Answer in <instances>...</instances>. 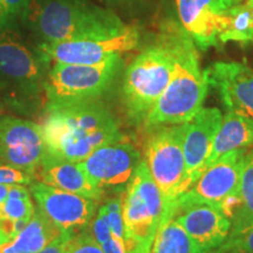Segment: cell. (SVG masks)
<instances>
[{
  "mask_svg": "<svg viewBox=\"0 0 253 253\" xmlns=\"http://www.w3.org/2000/svg\"><path fill=\"white\" fill-rule=\"evenodd\" d=\"M237 1H238V2H239V1H240V0H237Z\"/></svg>",
  "mask_w": 253,
  "mask_h": 253,
  "instance_id": "obj_38",
  "label": "cell"
},
{
  "mask_svg": "<svg viewBox=\"0 0 253 253\" xmlns=\"http://www.w3.org/2000/svg\"><path fill=\"white\" fill-rule=\"evenodd\" d=\"M61 231L39 209L13 239L0 245V253H39Z\"/></svg>",
  "mask_w": 253,
  "mask_h": 253,
  "instance_id": "obj_20",
  "label": "cell"
},
{
  "mask_svg": "<svg viewBox=\"0 0 253 253\" xmlns=\"http://www.w3.org/2000/svg\"><path fill=\"white\" fill-rule=\"evenodd\" d=\"M34 181H36L34 173L5 166V164H0V184L31 185Z\"/></svg>",
  "mask_w": 253,
  "mask_h": 253,
  "instance_id": "obj_31",
  "label": "cell"
},
{
  "mask_svg": "<svg viewBox=\"0 0 253 253\" xmlns=\"http://www.w3.org/2000/svg\"><path fill=\"white\" fill-rule=\"evenodd\" d=\"M176 220L191 243L192 253H214L226 242L232 221L209 205H192L179 210Z\"/></svg>",
  "mask_w": 253,
  "mask_h": 253,
  "instance_id": "obj_16",
  "label": "cell"
},
{
  "mask_svg": "<svg viewBox=\"0 0 253 253\" xmlns=\"http://www.w3.org/2000/svg\"><path fill=\"white\" fill-rule=\"evenodd\" d=\"M177 24L163 25L156 40L142 50L125 72L123 106L129 121L143 125L148 114L171 80L175 68Z\"/></svg>",
  "mask_w": 253,
  "mask_h": 253,
  "instance_id": "obj_4",
  "label": "cell"
},
{
  "mask_svg": "<svg viewBox=\"0 0 253 253\" xmlns=\"http://www.w3.org/2000/svg\"><path fill=\"white\" fill-rule=\"evenodd\" d=\"M66 253H103L102 249L87 229L73 236Z\"/></svg>",
  "mask_w": 253,
  "mask_h": 253,
  "instance_id": "obj_29",
  "label": "cell"
},
{
  "mask_svg": "<svg viewBox=\"0 0 253 253\" xmlns=\"http://www.w3.org/2000/svg\"><path fill=\"white\" fill-rule=\"evenodd\" d=\"M7 110L24 112L23 100L7 82L0 79V119L6 116Z\"/></svg>",
  "mask_w": 253,
  "mask_h": 253,
  "instance_id": "obj_30",
  "label": "cell"
},
{
  "mask_svg": "<svg viewBox=\"0 0 253 253\" xmlns=\"http://www.w3.org/2000/svg\"><path fill=\"white\" fill-rule=\"evenodd\" d=\"M141 40L140 30L130 25L115 36L62 42H40L38 50L47 60L61 63L97 65L131 52Z\"/></svg>",
  "mask_w": 253,
  "mask_h": 253,
  "instance_id": "obj_10",
  "label": "cell"
},
{
  "mask_svg": "<svg viewBox=\"0 0 253 253\" xmlns=\"http://www.w3.org/2000/svg\"><path fill=\"white\" fill-rule=\"evenodd\" d=\"M220 110L218 108H202L186 122L183 153L185 160V183L190 188L207 169L208 158L221 125Z\"/></svg>",
  "mask_w": 253,
  "mask_h": 253,
  "instance_id": "obj_14",
  "label": "cell"
},
{
  "mask_svg": "<svg viewBox=\"0 0 253 253\" xmlns=\"http://www.w3.org/2000/svg\"><path fill=\"white\" fill-rule=\"evenodd\" d=\"M175 53L171 80L148 114L147 129L186 123L203 108L210 86L208 72L201 68L197 47L181 25L175 31Z\"/></svg>",
  "mask_w": 253,
  "mask_h": 253,
  "instance_id": "obj_3",
  "label": "cell"
},
{
  "mask_svg": "<svg viewBox=\"0 0 253 253\" xmlns=\"http://www.w3.org/2000/svg\"><path fill=\"white\" fill-rule=\"evenodd\" d=\"M37 171H39L40 182L54 186L56 189L96 201L103 196V192L91 183L80 163L56 158L46 154Z\"/></svg>",
  "mask_w": 253,
  "mask_h": 253,
  "instance_id": "obj_18",
  "label": "cell"
},
{
  "mask_svg": "<svg viewBox=\"0 0 253 253\" xmlns=\"http://www.w3.org/2000/svg\"><path fill=\"white\" fill-rule=\"evenodd\" d=\"M122 63V56L97 65L55 62L43 82L46 110L96 101L112 86Z\"/></svg>",
  "mask_w": 253,
  "mask_h": 253,
  "instance_id": "obj_6",
  "label": "cell"
},
{
  "mask_svg": "<svg viewBox=\"0 0 253 253\" xmlns=\"http://www.w3.org/2000/svg\"><path fill=\"white\" fill-rule=\"evenodd\" d=\"M226 253H244V252H240V251H229Z\"/></svg>",
  "mask_w": 253,
  "mask_h": 253,
  "instance_id": "obj_37",
  "label": "cell"
},
{
  "mask_svg": "<svg viewBox=\"0 0 253 253\" xmlns=\"http://www.w3.org/2000/svg\"><path fill=\"white\" fill-rule=\"evenodd\" d=\"M179 23L197 48L207 50L219 45L223 14L237 0H175Z\"/></svg>",
  "mask_w": 253,
  "mask_h": 253,
  "instance_id": "obj_15",
  "label": "cell"
},
{
  "mask_svg": "<svg viewBox=\"0 0 253 253\" xmlns=\"http://www.w3.org/2000/svg\"><path fill=\"white\" fill-rule=\"evenodd\" d=\"M140 151L125 137L104 144L84 158L80 166L101 191L123 194L141 162Z\"/></svg>",
  "mask_w": 253,
  "mask_h": 253,
  "instance_id": "obj_11",
  "label": "cell"
},
{
  "mask_svg": "<svg viewBox=\"0 0 253 253\" xmlns=\"http://www.w3.org/2000/svg\"><path fill=\"white\" fill-rule=\"evenodd\" d=\"M186 123L153 128L144 145V161L162 195V217L176 216L177 199L188 190L183 153Z\"/></svg>",
  "mask_w": 253,
  "mask_h": 253,
  "instance_id": "obj_5",
  "label": "cell"
},
{
  "mask_svg": "<svg viewBox=\"0 0 253 253\" xmlns=\"http://www.w3.org/2000/svg\"><path fill=\"white\" fill-rule=\"evenodd\" d=\"M24 19L41 42L115 36L130 26L89 0H32Z\"/></svg>",
  "mask_w": 253,
  "mask_h": 253,
  "instance_id": "obj_2",
  "label": "cell"
},
{
  "mask_svg": "<svg viewBox=\"0 0 253 253\" xmlns=\"http://www.w3.org/2000/svg\"><path fill=\"white\" fill-rule=\"evenodd\" d=\"M240 205L232 217L231 232L253 225V147L248 150L239 183Z\"/></svg>",
  "mask_w": 253,
  "mask_h": 253,
  "instance_id": "obj_23",
  "label": "cell"
},
{
  "mask_svg": "<svg viewBox=\"0 0 253 253\" xmlns=\"http://www.w3.org/2000/svg\"><path fill=\"white\" fill-rule=\"evenodd\" d=\"M46 154L42 126L9 115L0 119V164L36 175Z\"/></svg>",
  "mask_w": 253,
  "mask_h": 253,
  "instance_id": "obj_13",
  "label": "cell"
},
{
  "mask_svg": "<svg viewBox=\"0 0 253 253\" xmlns=\"http://www.w3.org/2000/svg\"><path fill=\"white\" fill-rule=\"evenodd\" d=\"M90 225L91 235L99 243L103 253H128L125 240L114 236L110 231L103 205L97 209V212L91 220Z\"/></svg>",
  "mask_w": 253,
  "mask_h": 253,
  "instance_id": "obj_25",
  "label": "cell"
},
{
  "mask_svg": "<svg viewBox=\"0 0 253 253\" xmlns=\"http://www.w3.org/2000/svg\"><path fill=\"white\" fill-rule=\"evenodd\" d=\"M31 195L25 185H12L7 198L0 207V217L8 221L30 220L36 211Z\"/></svg>",
  "mask_w": 253,
  "mask_h": 253,
  "instance_id": "obj_24",
  "label": "cell"
},
{
  "mask_svg": "<svg viewBox=\"0 0 253 253\" xmlns=\"http://www.w3.org/2000/svg\"><path fill=\"white\" fill-rule=\"evenodd\" d=\"M246 4H249L250 6H253V0H248V2Z\"/></svg>",
  "mask_w": 253,
  "mask_h": 253,
  "instance_id": "obj_36",
  "label": "cell"
},
{
  "mask_svg": "<svg viewBox=\"0 0 253 253\" xmlns=\"http://www.w3.org/2000/svg\"><path fill=\"white\" fill-rule=\"evenodd\" d=\"M6 242H8V237L6 235L4 226H2V218L0 217V245L4 244Z\"/></svg>",
  "mask_w": 253,
  "mask_h": 253,
  "instance_id": "obj_35",
  "label": "cell"
},
{
  "mask_svg": "<svg viewBox=\"0 0 253 253\" xmlns=\"http://www.w3.org/2000/svg\"><path fill=\"white\" fill-rule=\"evenodd\" d=\"M229 251L253 253V225L230 232L226 242L214 253H226Z\"/></svg>",
  "mask_w": 253,
  "mask_h": 253,
  "instance_id": "obj_27",
  "label": "cell"
},
{
  "mask_svg": "<svg viewBox=\"0 0 253 253\" xmlns=\"http://www.w3.org/2000/svg\"><path fill=\"white\" fill-rule=\"evenodd\" d=\"M102 1L115 6H121V7H132V6L141 4L142 0H102Z\"/></svg>",
  "mask_w": 253,
  "mask_h": 253,
  "instance_id": "obj_33",
  "label": "cell"
},
{
  "mask_svg": "<svg viewBox=\"0 0 253 253\" xmlns=\"http://www.w3.org/2000/svg\"><path fill=\"white\" fill-rule=\"evenodd\" d=\"M43 121L47 154L80 163L104 144L125 137L118 121L96 101L46 110Z\"/></svg>",
  "mask_w": 253,
  "mask_h": 253,
  "instance_id": "obj_1",
  "label": "cell"
},
{
  "mask_svg": "<svg viewBox=\"0 0 253 253\" xmlns=\"http://www.w3.org/2000/svg\"><path fill=\"white\" fill-rule=\"evenodd\" d=\"M11 188H12L11 184H0V207H1V204L4 203L5 199L7 198Z\"/></svg>",
  "mask_w": 253,
  "mask_h": 253,
  "instance_id": "obj_34",
  "label": "cell"
},
{
  "mask_svg": "<svg viewBox=\"0 0 253 253\" xmlns=\"http://www.w3.org/2000/svg\"><path fill=\"white\" fill-rule=\"evenodd\" d=\"M45 61L39 50L26 45L15 26L0 32V79L30 102L43 89Z\"/></svg>",
  "mask_w": 253,
  "mask_h": 253,
  "instance_id": "obj_9",
  "label": "cell"
},
{
  "mask_svg": "<svg viewBox=\"0 0 253 253\" xmlns=\"http://www.w3.org/2000/svg\"><path fill=\"white\" fill-rule=\"evenodd\" d=\"M218 40L221 43L253 41V6L236 4L223 14Z\"/></svg>",
  "mask_w": 253,
  "mask_h": 253,
  "instance_id": "obj_21",
  "label": "cell"
},
{
  "mask_svg": "<svg viewBox=\"0 0 253 253\" xmlns=\"http://www.w3.org/2000/svg\"><path fill=\"white\" fill-rule=\"evenodd\" d=\"M30 191L38 209L61 232L77 235L90 225L97 212V201L34 181Z\"/></svg>",
  "mask_w": 253,
  "mask_h": 253,
  "instance_id": "obj_12",
  "label": "cell"
},
{
  "mask_svg": "<svg viewBox=\"0 0 253 253\" xmlns=\"http://www.w3.org/2000/svg\"><path fill=\"white\" fill-rule=\"evenodd\" d=\"M253 145V121L248 116L227 112L223 116L212 149L208 158L207 169L221 155L236 149H246ZM205 169V170H207Z\"/></svg>",
  "mask_w": 253,
  "mask_h": 253,
  "instance_id": "obj_19",
  "label": "cell"
},
{
  "mask_svg": "<svg viewBox=\"0 0 253 253\" xmlns=\"http://www.w3.org/2000/svg\"><path fill=\"white\" fill-rule=\"evenodd\" d=\"M207 72L209 84L218 91L227 112L253 121V69L240 62H216Z\"/></svg>",
  "mask_w": 253,
  "mask_h": 253,
  "instance_id": "obj_17",
  "label": "cell"
},
{
  "mask_svg": "<svg viewBox=\"0 0 253 253\" xmlns=\"http://www.w3.org/2000/svg\"><path fill=\"white\" fill-rule=\"evenodd\" d=\"M122 205H123V194H118L115 197L110 198L107 203L103 205L106 210L107 221L110 231L114 236L118 238L125 240V225H123V214H122Z\"/></svg>",
  "mask_w": 253,
  "mask_h": 253,
  "instance_id": "obj_28",
  "label": "cell"
},
{
  "mask_svg": "<svg viewBox=\"0 0 253 253\" xmlns=\"http://www.w3.org/2000/svg\"><path fill=\"white\" fill-rule=\"evenodd\" d=\"M73 236L72 233L61 232L58 237H55L46 248H43L39 253H66L69 240Z\"/></svg>",
  "mask_w": 253,
  "mask_h": 253,
  "instance_id": "obj_32",
  "label": "cell"
},
{
  "mask_svg": "<svg viewBox=\"0 0 253 253\" xmlns=\"http://www.w3.org/2000/svg\"><path fill=\"white\" fill-rule=\"evenodd\" d=\"M150 253H192L189 237L175 216L161 219Z\"/></svg>",
  "mask_w": 253,
  "mask_h": 253,
  "instance_id": "obj_22",
  "label": "cell"
},
{
  "mask_svg": "<svg viewBox=\"0 0 253 253\" xmlns=\"http://www.w3.org/2000/svg\"><path fill=\"white\" fill-rule=\"evenodd\" d=\"M248 150L236 149L221 155L177 199V212L192 205H209L232 217L240 205L239 183Z\"/></svg>",
  "mask_w": 253,
  "mask_h": 253,
  "instance_id": "obj_8",
  "label": "cell"
},
{
  "mask_svg": "<svg viewBox=\"0 0 253 253\" xmlns=\"http://www.w3.org/2000/svg\"><path fill=\"white\" fill-rule=\"evenodd\" d=\"M32 0H0V32L14 27L18 19H24Z\"/></svg>",
  "mask_w": 253,
  "mask_h": 253,
  "instance_id": "obj_26",
  "label": "cell"
},
{
  "mask_svg": "<svg viewBox=\"0 0 253 253\" xmlns=\"http://www.w3.org/2000/svg\"><path fill=\"white\" fill-rule=\"evenodd\" d=\"M163 212L162 195L141 160L123 194V225L128 253H150Z\"/></svg>",
  "mask_w": 253,
  "mask_h": 253,
  "instance_id": "obj_7",
  "label": "cell"
}]
</instances>
